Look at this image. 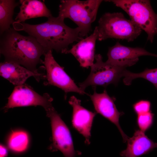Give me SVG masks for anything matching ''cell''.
<instances>
[{
  "label": "cell",
  "mask_w": 157,
  "mask_h": 157,
  "mask_svg": "<svg viewBox=\"0 0 157 157\" xmlns=\"http://www.w3.org/2000/svg\"><path fill=\"white\" fill-rule=\"evenodd\" d=\"M154 116L151 111L137 115L136 123L139 129L144 133L148 130L153 124Z\"/></svg>",
  "instance_id": "20"
},
{
  "label": "cell",
  "mask_w": 157,
  "mask_h": 157,
  "mask_svg": "<svg viewBox=\"0 0 157 157\" xmlns=\"http://www.w3.org/2000/svg\"><path fill=\"white\" fill-rule=\"evenodd\" d=\"M0 72L1 76L16 86L24 84L31 76L38 81L43 76L42 74L35 73L20 65L6 61L0 63Z\"/></svg>",
  "instance_id": "15"
},
{
  "label": "cell",
  "mask_w": 157,
  "mask_h": 157,
  "mask_svg": "<svg viewBox=\"0 0 157 157\" xmlns=\"http://www.w3.org/2000/svg\"><path fill=\"white\" fill-rule=\"evenodd\" d=\"M29 143V137L27 133L23 131H13L8 140L9 147L13 151L21 152L27 149Z\"/></svg>",
  "instance_id": "18"
},
{
  "label": "cell",
  "mask_w": 157,
  "mask_h": 157,
  "mask_svg": "<svg viewBox=\"0 0 157 157\" xmlns=\"http://www.w3.org/2000/svg\"><path fill=\"white\" fill-rule=\"evenodd\" d=\"M64 20L58 16H52L40 24L32 25L15 22L13 25L16 30L24 31L34 38L46 53L54 49L64 53L68 50L69 45L83 39L80 35L79 28H70L66 25Z\"/></svg>",
  "instance_id": "1"
},
{
  "label": "cell",
  "mask_w": 157,
  "mask_h": 157,
  "mask_svg": "<svg viewBox=\"0 0 157 157\" xmlns=\"http://www.w3.org/2000/svg\"><path fill=\"white\" fill-rule=\"evenodd\" d=\"M107 55V62L126 67L135 64L140 56H149L157 57V54L149 52L144 48L126 47L119 42L109 48Z\"/></svg>",
  "instance_id": "11"
},
{
  "label": "cell",
  "mask_w": 157,
  "mask_h": 157,
  "mask_svg": "<svg viewBox=\"0 0 157 157\" xmlns=\"http://www.w3.org/2000/svg\"><path fill=\"white\" fill-rule=\"evenodd\" d=\"M44 55V60L42 63L44 65L47 72L46 85H54L61 89L65 93V97L67 94L71 92L82 95L87 94L76 84L65 72L64 68L56 61L53 56L52 50L48 51Z\"/></svg>",
  "instance_id": "8"
},
{
  "label": "cell",
  "mask_w": 157,
  "mask_h": 157,
  "mask_svg": "<svg viewBox=\"0 0 157 157\" xmlns=\"http://www.w3.org/2000/svg\"><path fill=\"white\" fill-rule=\"evenodd\" d=\"M46 111L47 116L50 119L51 127L53 142L51 149L59 150L65 157L80 155L81 152L74 149L69 129L53 106Z\"/></svg>",
  "instance_id": "7"
},
{
  "label": "cell",
  "mask_w": 157,
  "mask_h": 157,
  "mask_svg": "<svg viewBox=\"0 0 157 157\" xmlns=\"http://www.w3.org/2000/svg\"><path fill=\"white\" fill-rule=\"evenodd\" d=\"M8 154L7 150L3 145H0V157H6Z\"/></svg>",
  "instance_id": "22"
},
{
  "label": "cell",
  "mask_w": 157,
  "mask_h": 157,
  "mask_svg": "<svg viewBox=\"0 0 157 157\" xmlns=\"http://www.w3.org/2000/svg\"><path fill=\"white\" fill-rule=\"evenodd\" d=\"M98 38V32L96 26L90 36L78 42L64 53L72 54L81 67L88 68L94 63L96 42Z\"/></svg>",
  "instance_id": "13"
},
{
  "label": "cell",
  "mask_w": 157,
  "mask_h": 157,
  "mask_svg": "<svg viewBox=\"0 0 157 157\" xmlns=\"http://www.w3.org/2000/svg\"><path fill=\"white\" fill-rule=\"evenodd\" d=\"M73 108L72 122L73 127L85 138L86 144H90L91 131L96 113L90 111L81 105V100L74 96L69 101Z\"/></svg>",
  "instance_id": "12"
},
{
  "label": "cell",
  "mask_w": 157,
  "mask_h": 157,
  "mask_svg": "<svg viewBox=\"0 0 157 157\" xmlns=\"http://www.w3.org/2000/svg\"><path fill=\"white\" fill-rule=\"evenodd\" d=\"M19 3L14 0H0V35L8 30L15 22L13 19L14 10Z\"/></svg>",
  "instance_id": "17"
},
{
  "label": "cell",
  "mask_w": 157,
  "mask_h": 157,
  "mask_svg": "<svg viewBox=\"0 0 157 157\" xmlns=\"http://www.w3.org/2000/svg\"><path fill=\"white\" fill-rule=\"evenodd\" d=\"M4 107L5 112L16 107L40 106L46 111L52 106L53 99L48 93L41 95L25 83L16 86Z\"/></svg>",
  "instance_id": "9"
},
{
  "label": "cell",
  "mask_w": 157,
  "mask_h": 157,
  "mask_svg": "<svg viewBox=\"0 0 157 157\" xmlns=\"http://www.w3.org/2000/svg\"><path fill=\"white\" fill-rule=\"evenodd\" d=\"M96 62L91 67L90 74L86 80L79 83V87L83 90L88 87L101 86L106 87L113 84L117 85L123 77L126 67L103 61L102 56L95 55Z\"/></svg>",
  "instance_id": "6"
},
{
  "label": "cell",
  "mask_w": 157,
  "mask_h": 157,
  "mask_svg": "<svg viewBox=\"0 0 157 157\" xmlns=\"http://www.w3.org/2000/svg\"><path fill=\"white\" fill-rule=\"evenodd\" d=\"M101 0H62L59 6L58 16L68 18L79 28L80 35L87 37L91 30V25L96 19Z\"/></svg>",
  "instance_id": "3"
},
{
  "label": "cell",
  "mask_w": 157,
  "mask_h": 157,
  "mask_svg": "<svg viewBox=\"0 0 157 157\" xmlns=\"http://www.w3.org/2000/svg\"><path fill=\"white\" fill-rule=\"evenodd\" d=\"M13 27L0 35V53L4 61L14 63L39 74L37 66L42 62L41 56L46 53L33 37L24 36Z\"/></svg>",
  "instance_id": "2"
},
{
  "label": "cell",
  "mask_w": 157,
  "mask_h": 157,
  "mask_svg": "<svg viewBox=\"0 0 157 157\" xmlns=\"http://www.w3.org/2000/svg\"><path fill=\"white\" fill-rule=\"evenodd\" d=\"M20 11L15 22H24L28 19L41 17L48 18L52 16L44 1L37 0H20Z\"/></svg>",
  "instance_id": "16"
},
{
  "label": "cell",
  "mask_w": 157,
  "mask_h": 157,
  "mask_svg": "<svg viewBox=\"0 0 157 157\" xmlns=\"http://www.w3.org/2000/svg\"><path fill=\"white\" fill-rule=\"evenodd\" d=\"M97 26L98 40L108 38L133 41L141 34L142 30L131 20L125 17L122 13H106L100 17Z\"/></svg>",
  "instance_id": "4"
},
{
  "label": "cell",
  "mask_w": 157,
  "mask_h": 157,
  "mask_svg": "<svg viewBox=\"0 0 157 157\" xmlns=\"http://www.w3.org/2000/svg\"><path fill=\"white\" fill-rule=\"evenodd\" d=\"M126 149L120 153L122 157H139L157 148L154 142L140 130H135L133 136L127 140Z\"/></svg>",
  "instance_id": "14"
},
{
  "label": "cell",
  "mask_w": 157,
  "mask_h": 157,
  "mask_svg": "<svg viewBox=\"0 0 157 157\" xmlns=\"http://www.w3.org/2000/svg\"><path fill=\"white\" fill-rule=\"evenodd\" d=\"M123 77V82L126 85H130L134 79L142 78L152 83L157 90V68H146L139 73H134L126 69L124 72Z\"/></svg>",
  "instance_id": "19"
},
{
  "label": "cell",
  "mask_w": 157,
  "mask_h": 157,
  "mask_svg": "<svg viewBox=\"0 0 157 157\" xmlns=\"http://www.w3.org/2000/svg\"><path fill=\"white\" fill-rule=\"evenodd\" d=\"M93 88V94L89 95L96 113L114 124L120 133L124 142H126L129 137L124 133L119 123V118L123 113L117 110L114 103L115 99L110 97L106 90L103 93H98L96 91V87Z\"/></svg>",
  "instance_id": "10"
},
{
  "label": "cell",
  "mask_w": 157,
  "mask_h": 157,
  "mask_svg": "<svg viewBox=\"0 0 157 157\" xmlns=\"http://www.w3.org/2000/svg\"><path fill=\"white\" fill-rule=\"evenodd\" d=\"M124 10L130 19L147 35V40L152 42L157 34V14L150 1L147 0H106Z\"/></svg>",
  "instance_id": "5"
},
{
  "label": "cell",
  "mask_w": 157,
  "mask_h": 157,
  "mask_svg": "<svg viewBox=\"0 0 157 157\" xmlns=\"http://www.w3.org/2000/svg\"><path fill=\"white\" fill-rule=\"evenodd\" d=\"M133 108L135 113L138 115L151 111V103L147 100H141L134 104Z\"/></svg>",
  "instance_id": "21"
}]
</instances>
